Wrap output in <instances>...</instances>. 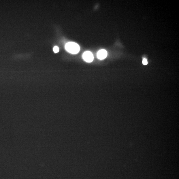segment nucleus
<instances>
[{
    "label": "nucleus",
    "instance_id": "4",
    "mask_svg": "<svg viewBox=\"0 0 179 179\" xmlns=\"http://www.w3.org/2000/svg\"><path fill=\"white\" fill-rule=\"evenodd\" d=\"M53 50L55 53H56L59 52V48L58 46H55L53 48Z\"/></svg>",
    "mask_w": 179,
    "mask_h": 179
},
{
    "label": "nucleus",
    "instance_id": "5",
    "mask_svg": "<svg viewBox=\"0 0 179 179\" xmlns=\"http://www.w3.org/2000/svg\"><path fill=\"white\" fill-rule=\"evenodd\" d=\"M142 63L144 65H147L148 62L147 59H143Z\"/></svg>",
    "mask_w": 179,
    "mask_h": 179
},
{
    "label": "nucleus",
    "instance_id": "2",
    "mask_svg": "<svg viewBox=\"0 0 179 179\" xmlns=\"http://www.w3.org/2000/svg\"><path fill=\"white\" fill-rule=\"evenodd\" d=\"M83 59L87 63H91L93 61L94 56L92 53L89 51H87L84 53L83 55Z\"/></svg>",
    "mask_w": 179,
    "mask_h": 179
},
{
    "label": "nucleus",
    "instance_id": "1",
    "mask_svg": "<svg viewBox=\"0 0 179 179\" xmlns=\"http://www.w3.org/2000/svg\"><path fill=\"white\" fill-rule=\"evenodd\" d=\"M65 49L67 52L73 54H76L79 52L80 48L77 44L70 42L66 44Z\"/></svg>",
    "mask_w": 179,
    "mask_h": 179
},
{
    "label": "nucleus",
    "instance_id": "3",
    "mask_svg": "<svg viewBox=\"0 0 179 179\" xmlns=\"http://www.w3.org/2000/svg\"><path fill=\"white\" fill-rule=\"evenodd\" d=\"M97 56L99 59L102 60L105 59L107 56V51L105 50H99L97 53Z\"/></svg>",
    "mask_w": 179,
    "mask_h": 179
}]
</instances>
